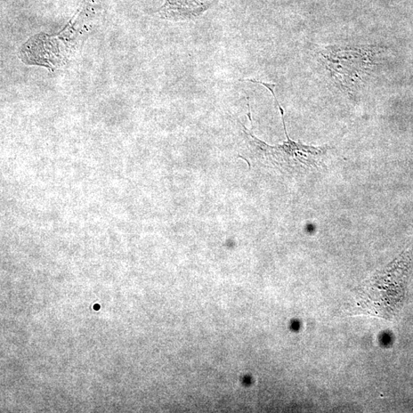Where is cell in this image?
Listing matches in <instances>:
<instances>
[{
    "instance_id": "7a4b0ae2",
    "label": "cell",
    "mask_w": 413,
    "mask_h": 413,
    "mask_svg": "<svg viewBox=\"0 0 413 413\" xmlns=\"http://www.w3.org/2000/svg\"><path fill=\"white\" fill-rule=\"evenodd\" d=\"M412 256L406 251L356 291L353 314L392 319L403 305Z\"/></svg>"
},
{
    "instance_id": "6da1fadb",
    "label": "cell",
    "mask_w": 413,
    "mask_h": 413,
    "mask_svg": "<svg viewBox=\"0 0 413 413\" xmlns=\"http://www.w3.org/2000/svg\"><path fill=\"white\" fill-rule=\"evenodd\" d=\"M256 84L263 85L272 93L281 113L287 140L282 144L270 145L258 139L252 131H249L245 126L242 125L250 157L266 168H273L287 176H302L317 171L331 147L328 145L314 147L291 140L287 133L284 110L275 94V85L258 80Z\"/></svg>"
}]
</instances>
